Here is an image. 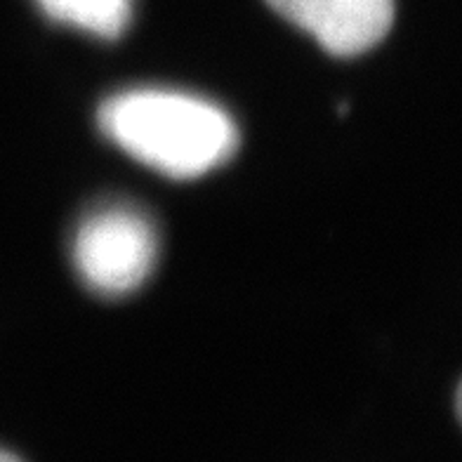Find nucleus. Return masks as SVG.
I'll return each mask as SVG.
<instances>
[{
	"label": "nucleus",
	"instance_id": "f257e3e1",
	"mask_svg": "<svg viewBox=\"0 0 462 462\" xmlns=\"http://www.w3.org/2000/svg\"><path fill=\"white\" fill-rule=\"evenodd\" d=\"M99 128L142 165L194 180L234 156L238 128L219 104L165 88L123 90L99 106Z\"/></svg>",
	"mask_w": 462,
	"mask_h": 462
},
{
	"label": "nucleus",
	"instance_id": "f03ea898",
	"mask_svg": "<svg viewBox=\"0 0 462 462\" xmlns=\"http://www.w3.org/2000/svg\"><path fill=\"white\" fill-rule=\"evenodd\" d=\"M73 267L90 291L121 298L137 291L159 260L152 217L128 203H106L83 217L71 245Z\"/></svg>",
	"mask_w": 462,
	"mask_h": 462
},
{
	"label": "nucleus",
	"instance_id": "7ed1b4c3",
	"mask_svg": "<svg viewBox=\"0 0 462 462\" xmlns=\"http://www.w3.org/2000/svg\"><path fill=\"white\" fill-rule=\"evenodd\" d=\"M281 17L307 31L326 52L356 57L392 29L394 0H267Z\"/></svg>",
	"mask_w": 462,
	"mask_h": 462
},
{
	"label": "nucleus",
	"instance_id": "20e7f679",
	"mask_svg": "<svg viewBox=\"0 0 462 462\" xmlns=\"http://www.w3.org/2000/svg\"><path fill=\"white\" fill-rule=\"evenodd\" d=\"M60 24L88 31L99 38H118L130 24L133 0H36Z\"/></svg>",
	"mask_w": 462,
	"mask_h": 462
},
{
	"label": "nucleus",
	"instance_id": "39448f33",
	"mask_svg": "<svg viewBox=\"0 0 462 462\" xmlns=\"http://www.w3.org/2000/svg\"><path fill=\"white\" fill-rule=\"evenodd\" d=\"M0 462H22V460L14 457L13 453H7V450H0Z\"/></svg>",
	"mask_w": 462,
	"mask_h": 462
}]
</instances>
